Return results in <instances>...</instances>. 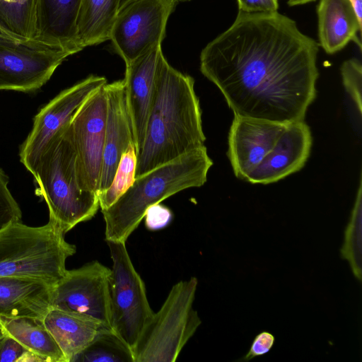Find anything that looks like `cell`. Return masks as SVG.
I'll return each mask as SVG.
<instances>
[{"mask_svg":"<svg viewBox=\"0 0 362 362\" xmlns=\"http://www.w3.org/2000/svg\"><path fill=\"white\" fill-rule=\"evenodd\" d=\"M177 4L174 0H129L119 8L109 40L125 64L161 45Z\"/></svg>","mask_w":362,"mask_h":362,"instance_id":"obj_9","label":"cell"},{"mask_svg":"<svg viewBox=\"0 0 362 362\" xmlns=\"http://www.w3.org/2000/svg\"><path fill=\"white\" fill-rule=\"evenodd\" d=\"M4 335V332L3 329V325L0 321V338H1Z\"/></svg>","mask_w":362,"mask_h":362,"instance_id":"obj_36","label":"cell"},{"mask_svg":"<svg viewBox=\"0 0 362 362\" xmlns=\"http://www.w3.org/2000/svg\"><path fill=\"white\" fill-rule=\"evenodd\" d=\"M161 45H158L126 64L124 80L136 154L141 148L153 100L157 62Z\"/></svg>","mask_w":362,"mask_h":362,"instance_id":"obj_16","label":"cell"},{"mask_svg":"<svg viewBox=\"0 0 362 362\" xmlns=\"http://www.w3.org/2000/svg\"><path fill=\"white\" fill-rule=\"evenodd\" d=\"M315 0H288L287 4L290 6L304 5L310 2H313Z\"/></svg>","mask_w":362,"mask_h":362,"instance_id":"obj_34","label":"cell"},{"mask_svg":"<svg viewBox=\"0 0 362 362\" xmlns=\"http://www.w3.org/2000/svg\"><path fill=\"white\" fill-rule=\"evenodd\" d=\"M343 84L356 108L361 114L362 66L361 62L351 58L343 62L340 68Z\"/></svg>","mask_w":362,"mask_h":362,"instance_id":"obj_27","label":"cell"},{"mask_svg":"<svg viewBox=\"0 0 362 362\" xmlns=\"http://www.w3.org/2000/svg\"><path fill=\"white\" fill-rule=\"evenodd\" d=\"M73 54L57 45L36 38H15L0 31V90H38Z\"/></svg>","mask_w":362,"mask_h":362,"instance_id":"obj_8","label":"cell"},{"mask_svg":"<svg viewBox=\"0 0 362 362\" xmlns=\"http://www.w3.org/2000/svg\"><path fill=\"white\" fill-rule=\"evenodd\" d=\"M362 187L361 180L349 221L344 230V243L340 250L342 259L346 260L354 276L362 279Z\"/></svg>","mask_w":362,"mask_h":362,"instance_id":"obj_25","label":"cell"},{"mask_svg":"<svg viewBox=\"0 0 362 362\" xmlns=\"http://www.w3.org/2000/svg\"><path fill=\"white\" fill-rule=\"evenodd\" d=\"M319 45L332 54L354 42L361 50V24L351 0H320L317 8Z\"/></svg>","mask_w":362,"mask_h":362,"instance_id":"obj_19","label":"cell"},{"mask_svg":"<svg viewBox=\"0 0 362 362\" xmlns=\"http://www.w3.org/2000/svg\"><path fill=\"white\" fill-rule=\"evenodd\" d=\"M8 177L0 168V230L9 223L21 221L22 212L8 187Z\"/></svg>","mask_w":362,"mask_h":362,"instance_id":"obj_28","label":"cell"},{"mask_svg":"<svg viewBox=\"0 0 362 362\" xmlns=\"http://www.w3.org/2000/svg\"><path fill=\"white\" fill-rule=\"evenodd\" d=\"M71 362H134L132 349L114 332L98 335Z\"/></svg>","mask_w":362,"mask_h":362,"instance_id":"obj_24","label":"cell"},{"mask_svg":"<svg viewBox=\"0 0 362 362\" xmlns=\"http://www.w3.org/2000/svg\"><path fill=\"white\" fill-rule=\"evenodd\" d=\"M238 11L246 13H274L278 11V0H236Z\"/></svg>","mask_w":362,"mask_h":362,"instance_id":"obj_32","label":"cell"},{"mask_svg":"<svg viewBox=\"0 0 362 362\" xmlns=\"http://www.w3.org/2000/svg\"><path fill=\"white\" fill-rule=\"evenodd\" d=\"M212 165L203 146L135 178L112 205L102 211L105 240L126 242L150 206L184 189L202 186Z\"/></svg>","mask_w":362,"mask_h":362,"instance_id":"obj_3","label":"cell"},{"mask_svg":"<svg viewBox=\"0 0 362 362\" xmlns=\"http://www.w3.org/2000/svg\"><path fill=\"white\" fill-rule=\"evenodd\" d=\"M136 163L135 146L131 144L122 155L110 185L98 195L102 211L112 205L132 185Z\"/></svg>","mask_w":362,"mask_h":362,"instance_id":"obj_26","label":"cell"},{"mask_svg":"<svg viewBox=\"0 0 362 362\" xmlns=\"http://www.w3.org/2000/svg\"><path fill=\"white\" fill-rule=\"evenodd\" d=\"M358 20L362 22V0H351Z\"/></svg>","mask_w":362,"mask_h":362,"instance_id":"obj_33","label":"cell"},{"mask_svg":"<svg viewBox=\"0 0 362 362\" xmlns=\"http://www.w3.org/2000/svg\"><path fill=\"white\" fill-rule=\"evenodd\" d=\"M145 226L150 230L166 227L172 221V211L160 203L150 206L145 213Z\"/></svg>","mask_w":362,"mask_h":362,"instance_id":"obj_30","label":"cell"},{"mask_svg":"<svg viewBox=\"0 0 362 362\" xmlns=\"http://www.w3.org/2000/svg\"><path fill=\"white\" fill-rule=\"evenodd\" d=\"M0 321L5 334L16 339L44 362H66L62 351L42 320L0 317Z\"/></svg>","mask_w":362,"mask_h":362,"instance_id":"obj_21","label":"cell"},{"mask_svg":"<svg viewBox=\"0 0 362 362\" xmlns=\"http://www.w3.org/2000/svg\"><path fill=\"white\" fill-rule=\"evenodd\" d=\"M43 322L62 351L66 362H71L98 335L113 331L95 320L55 308H50Z\"/></svg>","mask_w":362,"mask_h":362,"instance_id":"obj_20","label":"cell"},{"mask_svg":"<svg viewBox=\"0 0 362 362\" xmlns=\"http://www.w3.org/2000/svg\"><path fill=\"white\" fill-rule=\"evenodd\" d=\"M36 0H0V31L15 38H34Z\"/></svg>","mask_w":362,"mask_h":362,"instance_id":"obj_23","label":"cell"},{"mask_svg":"<svg viewBox=\"0 0 362 362\" xmlns=\"http://www.w3.org/2000/svg\"><path fill=\"white\" fill-rule=\"evenodd\" d=\"M103 87L82 105L69 123L82 185L97 194L102 170L106 122L107 103Z\"/></svg>","mask_w":362,"mask_h":362,"instance_id":"obj_12","label":"cell"},{"mask_svg":"<svg viewBox=\"0 0 362 362\" xmlns=\"http://www.w3.org/2000/svg\"><path fill=\"white\" fill-rule=\"evenodd\" d=\"M312 143L310 127L304 121L287 124L271 151L245 181L267 185L300 170L310 156Z\"/></svg>","mask_w":362,"mask_h":362,"instance_id":"obj_14","label":"cell"},{"mask_svg":"<svg viewBox=\"0 0 362 362\" xmlns=\"http://www.w3.org/2000/svg\"><path fill=\"white\" fill-rule=\"evenodd\" d=\"M0 362H44L14 338L5 334L0 338Z\"/></svg>","mask_w":362,"mask_h":362,"instance_id":"obj_29","label":"cell"},{"mask_svg":"<svg viewBox=\"0 0 362 362\" xmlns=\"http://www.w3.org/2000/svg\"><path fill=\"white\" fill-rule=\"evenodd\" d=\"M82 0H36L34 38L76 53L77 21Z\"/></svg>","mask_w":362,"mask_h":362,"instance_id":"obj_18","label":"cell"},{"mask_svg":"<svg viewBox=\"0 0 362 362\" xmlns=\"http://www.w3.org/2000/svg\"><path fill=\"white\" fill-rule=\"evenodd\" d=\"M121 0H82L78 21V45L84 47L109 40Z\"/></svg>","mask_w":362,"mask_h":362,"instance_id":"obj_22","label":"cell"},{"mask_svg":"<svg viewBox=\"0 0 362 362\" xmlns=\"http://www.w3.org/2000/svg\"><path fill=\"white\" fill-rule=\"evenodd\" d=\"M111 272L110 268L96 260L67 270L53 286L51 308L95 320L112 329Z\"/></svg>","mask_w":362,"mask_h":362,"instance_id":"obj_10","label":"cell"},{"mask_svg":"<svg viewBox=\"0 0 362 362\" xmlns=\"http://www.w3.org/2000/svg\"><path fill=\"white\" fill-rule=\"evenodd\" d=\"M205 140L194 80L171 66L161 52L135 178L204 146Z\"/></svg>","mask_w":362,"mask_h":362,"instance_id":"obj_2","label":"cell"},{"mask_svg":"<svg viewBox=\"0 0 362 362\" xmlns=\"http://www.w3.org/2000/svg\"><path fill=\"white\" fill-rule=\"evenodd\" d=\"M69 123L42 149L30 172L49 209V221L65 234L97 213L98 196L81 182Z\"/></svg>","mask_w":362,"mask_h":362,"instance_id":"obj_4","label":"cell"},{"mask_svg":"<svg viewBox=\"0 0 362 362\" xmlns=\"http://www.w3.org/2000/svg\"><path fill=\"white\" fill-rule=\"evenodd\" d=\"M51 221L32 227L21 221L0 230V276L30 278L54 286L66 274L76 247Z\"/></svg>","mask_w":362,"mask_h":362,"instance_id":"obj_5","label":"cell"},{"mask_svg":"<svg viewBox=\"0 0 362 362\" xmlns=\"http://www.w3.org/2000/svg\"><path fill=\"white\" fill-rule=\"evenodd\" d=\"M52 289L37 279L0 276V317L43 320L51 308Z\"/></svg>","mask_w":362,"mask_h":362,"instance_id":"obj_17","label":"cell"},{"mask_svg":"<svg viewBox=\"0 0 362 362\" xmlns=\"http://www.w3.org/2000/svg\"><path fill=\"white\" fill-rule=\"evenodd\" d=\"M319 44L278 11H238L200 54V71L235 117L282 124L304 121L316 98Z\"/></svg>","mask_w":362,"mask_h":362,"instance_id":"obj_1","label":"cell"},{"mask_svg":"<svg viewBox=\"0 0 362 362\" xmlns=\"http://www.w3.org/2000/svg\"><path fill=\"white\" fill-rule=\"evenodd\" d=\"M286 125L234 117L228 134L227 154L238 178L246 180L271 151Z\"/></svg>","mask_w":362,"mask_h":362,"instance_id":"obj_13","label":"cell"},{"mask_svg":"<svg viewBox=\"0 0 362 362\" xmlns=\"http://www.w3.org/2000/svg\"><path fill=\"white\" fill-rule=\"evenodd\" d=\"M107 83L103 76H89L62 90L33 118V128L19 150L21 162L31 172L47 143L69 123L82 105Z\"/></svg>","mask_w":362,"mask_h":362,"instance_id":"obj_11","label":"cell"},{"mask_svg":"<svg viewBox=\"0 0 362 362\" xmlns=\"http://www.w3.org/2000/svg\"><path fill=\"white\" fill-rule=\"evenodd\" d=\"M106 122L102 170L98 195L111 184L122 153L134 144L124 80L106 83Z\"/></svg>","mask_w":362,"mask_h":362,"instance_id":"obj_15","label":"cell"},{"mask_svg":"<svg viewBox=\"0 0 362 362\" xmlns=\"http://www.w3.org/2000/svg\"><path fill=\"white\" fill-rule=\"evenodd\" d=\"M105 241L112 260L110 279L112 327L133 350L154 312L148 303L144 282L129 257L126 242Z\"/></svg>","mask_w":362,"mask_h":362,"instance_id":"obj_7","label":"cell"},{"mask_svg":"<svg viewBox=\"0 0 362 362\" xmlns=\"http://www.w3.org/2000/svg\"><path fill=\"white\" fill-rule=\"evenodd\" d=\"M197 279L176 283L144 328L132 351L134 362H174L202 321L193 308Z\"/></svg>","mask_w":362,"mask_h":362,"instance_id":"obj_6","label":"cell"},{"mask_svg":"<svg viewBox=\"0 0 362 362\" xmlns=\"http://www.w3.org/2000/svg\"><path fill=\"white\" fill-rule=\"evenodd\" d=\"M129 1V0H121L120 4H119V8L121 6H122L124 4H125ZM174 1H176L177 3H178V2H181V1H191V0H174Z\"/></svg>","mask_w":362,"mask_h":362,"instance_id":"obj_35","label":"cell"},{"mask_svg":"<svg viewBox=\"0 0 362 362\" xmlns=\"http://www.w3.org/2000/svg\"><path fill=\"white\" fill-rule=\"evenodd\" d=\"M274 342L275 337L271 332H261L254 338L247 354L236 361L247 362L256 357L264 356L272 349Z\"/></svg>","mask_w":362,"mask_h":362,"instance_id":"obj_31","label":"cell"}]
</instances>
